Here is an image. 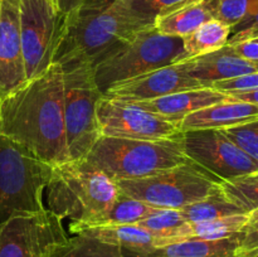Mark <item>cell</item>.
Returning a JSON list of instances; mask_svg holds the SVG:
<instances>
[{
  "instance_id": "1",
  "label": "cell",
  "mask_w": 258,
  "mask_h": 257,
  "mask_svg": "<svg viewBox=\"0 0 258 257\" xmlns=\"http://www.w3.org/2000/svg\"><path fill=\"white\" fill-rule=\"evenodd\" d=\"M63 72L54 62L0 101V134L57 166L70 161L64 126Z\"/></svg>"
},
{
  "instance_id": "2",
  "label": "cell",
  "mask_w": 258,
  "mask_h": 257,
  "mask_svg": "<svg viewBox=\"0 0 258 257\" xmlns=\"http://www.w3.org/2000/svg\"><path fill=\"white\" fill-rule=\"evenodd\" d=\"M155 27V19L138 12L131 0H83L67 14L66 33L55 60L80 54L92 66L130 42L143 30Z\"/></svg>"
},
{
  "instance_id": "3",
  "label": "cell",
  "mask_w": 258,
  "mask_h": 257,
  "mask_svg": "<svg viewBox=\"0 0 258 257\" xmlns=\"http://www.w3.org/2000/svg\"><path fill=\"white\" fill-rule=\"evenodd\" d=\"M113 179L85 159L53 166L45 188V209L70 224L88 226L111 208L118 194Z\"/></svg>"
},
{
  "instance_id": "4",
  "label": "cell",
  "mask_w": 258,
  "mask_h": 257,
  "mask_svg": "<svg viewBox=\"0 0 258 257\" xmlns=\"http://www.w3.org/2000/svg\"><path fill=\"white\" fill-rule=\"evenodd\" d=\"M115 181L133 180L186 163L183 133L176 138L146 141L101 136L85 158Z\"/></svg>"
},
{
  "instance_id": "5",
  "label": "cell",
  "mask_w": 258,
  "mask_h": 257,
  "mask_svg": "<svg viewBox=\"0 0 258 257\" xmlns=\"http://www.w3.org/2000/svg\"><path fill=\"white\" fill-rule=\"evenodd\" d=\"M55 62L60 63L63 72V110L70 159L82 160L101 138L97 107L103 95L87 58L68 54Z\"/></svg>"
},
{
  "instance_id": "6",
  "label": "cell",
  "mask_w": 258,
  "mask_h": 257,
  "mask_svg": "<svg viewBox=\"0 0 258 257\" xmlns=\"http://www.w3.org/2000/svg\"><path fill=\"white\" fill-rule=\"evenodd\" d=\"M52 173V165L0 134V226L45 211L43 198Z\"/></svg>"
},
{
  "instance_id": "7",
  "label": "cell",
  "mask_w": 258,
  "mask_h": 257,
  "mask_svg": "<svg viewBox=\"0 0 258 257\" xmlns=\"http://www.w3.org/2000/svg\"><path fill=\"white\" fill-rule=\"evenodd\" d=\"M183 38L161 34L155 27L139 33L93 66L100 91L111 85L181 62Z\"/></svg>"
},
{
  "instance_id": "8",
  "label": "cell",
  "mask_w": 258,
  "mask_h": 257,
  "mask_svg": "<svg viewBox=\"0 0 258 257\" xmlns=\"http://www.w3.org/2000/svg\"><path fill=\"white\" fill-rule=\"evenodd\" d=\"M116 183L120 191L156 208L181 209L216 191L221 180L189 159L154 175Z\"/></svg>"
},
{
  "instance_id": "9",
  "label": "cell",
  "mask_w": 258,
  "mask_h": 257,
  "mask_svg": "<svg viewBox=\"0 0 258 257\" xmlns=\"http://www.w3.org/2000/svg\"><path fill=\"white\" fill-rule=\"evenodd\" d=\"M19 10L25 75L30 81L55 62L67 15L58 12L50 0H19Z\"/></svg>"
},
{
  "instance_id": "10",
  "label": "cell",
  "mask_w": 258,
  "mask_h": 257,
  "mask_svg": "<svg viewBox=\"0 0 258 257\" xmlns=\"http://www.w3.org/2000/svg\"><path fill=\"white\" fill-rule=\"evenodd\" d=\"M185 155L221 181L258 170V161L244 153L221 130L183 133Z\"/></svg>"
},
{
  "instance_id": "11",
  "label": "cell",
  "mask_w": 258,
  "mask_h": 257,
  "mask_svg": "<svg viewBox=\"0 0 258 257\" xmlns=\"http://www.w3.org/2000/svg\"><path fill=\"white\" fill-rule=\"evenodd\" d=\"M66 237L62 219L47 209L14 217L0 226V257H48Z\"/></svg>"
},
{
  "instance_id": "12",
  "label": "cell",
  "mask_w": 258,
  "mask_h": 257,
  "mask_svg": "<svg viewBox=\"0 0 258 257\" xmlns=\"http://www.w3.org/2000/svg\"><path fill=\"white\" fill-rule=\"evenodd\" d=\"M101 136L156 141L181 135L178 126L133 102L101 98L97 107Z\"/></svg>"
},
{
  "instance_id": "13",
  "label": "cell",
  "mask_w": 258,
  "mask_h": 257,
  "mask_svg": "<svg viewBox=\"0 0 258 257\" xmlns=\"http://www.w3.org/2000/svg\"><path fill=\"white\" fill-rule=\"evenodd\" d=\"M201 87L203 86L186 72L183 63H175L113 83L103 92V97L123 102H140Z\"/></svg>"
},
{
  "instance_id": "14",
  "label": "cell",
  "mask_w": 258,
  "mask_h": 257,
  "mask_svg": "<svg viewBox=\"0 0 258 257\" xmlns=\"http://www.w3.org/2000/svg\"><path fill=\"white\" fill-rule=\"evenodd\" d=\"M25 82L19 0H0V101Z\"/></svg>"
},
{
  "instance_id": "15",
  "label": "cell",
  "mask_w": 258,
  "mask_h": 257,
  "mask_svg": "<svg viewBox=\"0 0 258 257\" xmlns=\"http://www.w3.org/2000/svg\"><path fill=\"white\" fill-rule=\"evenodd\" d=\"M179 63H183L186 72L203 87H211L214 82L219 81L232 80L258 72V62L238 55L229 44L214 52Z\"/></svg>"
},
{
  "instance_id": "16",
  "label": "cell",
  "mask_w": 258,
  "mask_h": 257,
  "mask_svg": "<svg viewBox=\"0 0 258 257\" xmlns=\"http://www.w3.org/2000/svg\"><path fill=\"white\" fill-rule=\"evenodd\" d=\"M227 98H228V95L219 92L214 88L201 87L196 90L173 93V95L164 96V97L151 101H140V102L133 103L178 126L179 122L190 113L214 105V103L226 101Z\"/></svg>"
},
{
  "instance_id": "17",
  "label": "cell",
  "mask_w": 258,
  "mask_h": 257,
  "mask_svg": "<svg viewBox=\"0 0 258 257\" xmlns=\"http://www.w3.org/2000/svg\"><path fill=\"white\" fill-rule=\"evenodd\" d=\"M258 118V105L236 101L228 96L226 101L214 103L190 113L179 122L181 133L190 130H222Z\"/></svg>"
},
{
  "instance_id": "18",
  "label": "cell",
  "mask_w": 258,
  "mask_h": 257,
  "mask_svg": "<svg viewBox=\"0 0 258 257\" xmlns=\"http://www.w3.org/2000/svg\"><path fill=\"white\" fill-rule=\"evenodd\" d=\"M242 233L216 241L189 238L146 252L122 251L125 257H242Z\"/></svg>"
},
{
  "instance_id": "19",
  "label": "cell",
  "mask_w": 258,
  "mask_h": 257,
  "mask_svg": "<svg viewBox=\"0 0 258 257\" xmlns=\"http://www.w3.org/2000/svg\"><path fill=\"white\" fill-rule=\"evenodd\" d=\"M68 229L72 234H87L106 243L121 247L126 251L146 252L158 248L155 237L138 224L71 227Z\"/></svg>"
},
{
  "instance_id": "20",
  "label": "cell",
  "mask_w": 258,
  "mask_h": 257,
  "mask_svg": "<svg viewBox=\"0 0 258 257\" xmlns=\"http://www.w3.org/2000/svg\"><path fill=\"white\" fill-rule=\"evenodd\" d=\"M212 19H214L212 0H199L156 18L155 28L161 34L184 38Z\"/></svg>"
},
{
  "instance_id": "21",
  "label": "cell",
  "mask_w": 258,
  "mask_h": 257,
  "mask_svg": "<svg viewBox=\"0 0 258 257\" xmlns=\"http://www.w3.org/2000/svg\"><path fill=\"white\" fill-rule=\"evenodd\" d=\"M138 226L153 234L159 247L188 239L190 222L186 221L178 209L159 208L155 213L139 222Z\"/></svg>"
},
{
  "instance_id": "22",
  "label": "cell",
  "mask_w": 258,
  "mask_h": 257,
  "mask_svg": "<svg viewBox=\"0 0 258 257\" xmlns=\"http://www.w3.org/2000/svg\"><path fill=\"white\" fill-rule=\"evenodd\" d=\"M231 32L228 25L217 19L202 24L198 29L183 38L181 62L223 48L228 44Z\"/></svg>"
},
{
  "instance_id": "23",
  "label": "cell",
  "mask_w": 258,
  "mask_h": 257,
  "mask_svg": "<svg viewBox=\"0 0 258 257\" xmlns=\"http://www.w3.org/2000/svg\"><path fill=\"white\" fill-rule=\"evenodd\" d=\"M159 208L145 203L143 201L133 198L127 194L118 191L115 202L111 208L93 224L80 226V224H70L71 227H90V226H112V224H138L143 219L148 218L155 213Z\"/></svg>"
},
{
  "instance_id": "24",
  "label": "cell",
  "mask_w": 258,
  "mask_h": 257,
  "mask_svg": "<svg viewBox=\"0 0 258 257\" xmlns=\"http://www.w3.org/2000/svg\"><path fill=\"white\" fill-rule=\"evenodd\" d=\"M48 257H125L121 247L77 233L55 244Z\"/></svg>"
},
{
  "instance_id": "25",
  "label": "cell",
  "mask_w": 258,
  "mask_h": 257,
  "mask_svg": "<svg viewBox=\"0 0 258 257\" xmlns=\"http://www.w3.org/2000/svg\"><path fill=\"white\" fill-rule=\"evenodd\" d=\"M178 211L190 223L212 221V219L234 216V214H246L226 198V196L222 193L221 186L206 198L194 202Z\"/></svg>"
},
{
  "instance_id": "26",
  "label": "cell",
  "mask_w": 258,
  "mask_h": 257,
  "mask_svg": "<svg viewBox=\"0 0 258 257\" xmlns=\"http://www.w3.org/2000/svg\"><path fill=\"white\" fill-rule=\"evenodd\" d=\"M219 186L226 198L243 213L249 214L258 209V170L221 181Z\"/></svg>"
},
{
  "instance_id": "27",
  "label": "cell",
  "mask_w": 258,
  "mask_h": 257,
  "mask_svg": "<svg viewBox=\"0 0 258 257\" xmlns=\"http://www.w3.org/2000/svg\"><path fill=\"white\" fill-rule=\"evenodd\" d=\"M248 218L249 214H234V216L222 217V218L212 219V221L190 223L188 239L198 238L216 241V239L236 236L243 231Z\"/></svg>"
},
{
  "instance_id": "28",
  "label": "cell",
  "mask_w": 258,
  "mask_h": 257,
  "mask_svg": "<svg viewBox=\"0 0 258 257\" xmlns=\"http://www.w3.org/2000/svg\"><path fill=\"white\" fill-rule=\"evenodd\" d=\"M214 19L231 29L258 12V0H212Z\"/></svg>"
},
{
  "instance_id": "29",
  "label": "cell",
  "mask_w": 258,
  "mask_h": 257,
  "mask_svg": "<svg viewBox=\"0 0 258 257\" xmlns=\"http://www.w3.org/2000/svg\"><path fill=\"white\" fill-rule=\"evenodd\" d=\"M221 131L244 153L258 161V118L233 127L222 128Z\"/></svg>"
},
{
  "instance_id": "30",
  "label": "cell",
  "mask_w": 258,
  "mask_h": 257,
  "mask_svg": "<svg viewBox=\"0 0 258 257\" xmlns=\"http://www.w3.org/2000/svg\"><path fill=\"white\" fill-rule=\"evenodd\" d=\"M196 2L199 0H131V4L138 12L156 19Z\"/></svg>"
},
{
  "instance_id": "31",
  "label": "cell",
  "mask_w": 258,
  "mask_h": 257,
  "mask_svg": "<svg viewBox=\"0 0 258 257\" xmlns=\"http://www.w3.org/2000/svg\"><path fill=\"white\" fill-rule=\"evenodd\" d=\"M211 87L223 93L246 92V91L258 90V72L249 73V75H244L237 78H232V80L214 82Z\"/></svg>"
},
{
  "instance_id": "32",
  "label": "cell",
  "mask_w": 258,
  "mask_h": 257,
  "mask_svg": "<svg viewBox=\"0 0 258 257\" xmlns=\"http://www.w3.org/2000/svg\"><path fill=\"white\" fill-rule=\"evenodd\" d=\"M241 251L242 257L258 251V209L249 213L248 222L242 233Z\"/></svg>"
},
{
  "instance_id": "33",
  "label": "cell",
  "mask_w": 258,
  "mask_h": 257,
  "mask_svg": "<svg viewBox=\"0 0 258 257\" xmlns=\"http://www.w3.org/2000/svg\"><path fill=\"white\" fill-rule=\"evenodd\" d=\"M254 38H258V12L232 29L228 44L251 40Z\"/></svg>"
},
{
  "instance_id": "34",
  "label": "cell",
  "mask_w": 258,
  "mask_h": 257,
  "mask_svg": "<svg viewBox=\"0 0 258 257\" xmlns=\"http://www.w3.org/2000/svg\"><path fill=\"white\" fill-rule=\"evenodd\" d=\"M229 45L241 57L248 60H253V62H258V42L256 40H243V42Z\"/></svg>"
},
{
  "instance_id": "35",
  "label": "cell",
  "mask_w": 258,
  "mask_h": 257,
  "mask_svg": "<svg viewBox=\"0 0 258 257\" xmlns=\"http://www.w3.org/2000/svg\"><path fill=\"white\" fill-rule=\"evenodd\" d=\"M82 3L83 0H54V7L58 12L67 15L77 9Z\"/></svg>"
},
{
  "instance_id": "36",
  "label": "cell",
  "mask_w": 258,
  "mask_h": 257,
  "mask_svg": "<svg viewBox=\"0 0 258 257\" xmlns=\"http://www.w3.org/2000/svg\"><path fill=\"white\" fill-rule=\"evenodd\" d=\"M229 97L236 101H244V102H251L258 105V90L246 91V92H229L226 93Z\"/></svg>"
},
{
  "instance_id": "37",
  "label": "cell",
  "mask_w": 258,
  "mask_h": 257,
  "mask_svg": "<svg viewBox=\"0 0 258 257\" xmlns=\"http://www.w3.org/2000/svg\"><path fill=\"white\" fill-rule=\"evenodd\" d=\"M246 257H258V251H257V252H254V253L248 254V256H246Z\"/></svg>"
},
{
  "instance_id": "38",
  "label": "cell",
  "mask_w": 258,
  "mask_h": 257,
  "mask_svg": "<svg viewBox=\"0 0 258 257\" xmlns=\"http://www.w3.org/2000/svg\"><path fill=\"white\" fill-rule=\"evenodd\" d=\"M251 40H256V42H258V38H254V39H251Z\"/></svg>"
},
{
  "instance_id": "39",
  "label": "cell",
  "mask_w": 258,
  "mask_h": 257,
  "mask_svg": "<svg viewBox=\"0 0 258 257\" xmlns=\"http://www.w3.org/2000/svg\"><path fill=\"white\" fill-rule=\"evenodd\" d=\"M50 2H52V3H53V4H54V0H50Z\"/></svg>"
}]
</instances>
